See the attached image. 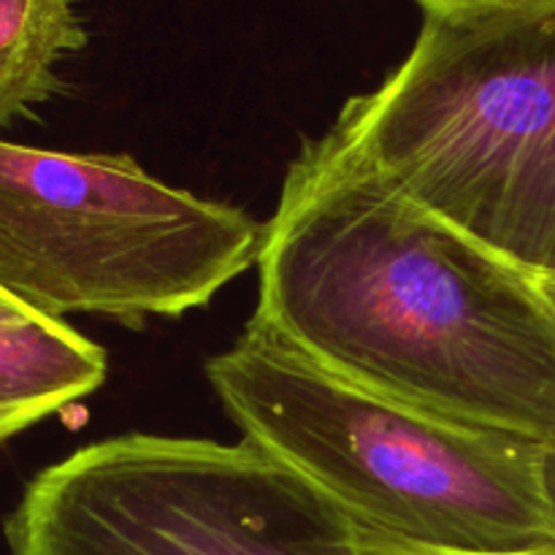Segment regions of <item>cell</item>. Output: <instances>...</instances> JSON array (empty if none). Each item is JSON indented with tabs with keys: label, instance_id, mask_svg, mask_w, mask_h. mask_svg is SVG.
Returning <instances> with one entry per match:
<instances>
[{
	"label": "cell",
	"instance_id": "obj_3",
	"mask_svg": "<svg viewBox=\"0 0 555 555\" xmlns=\"http://www.w3.org/2000/svg\"><path fill=\"white\" fill-rule=\"evenodd\" d=\"M334 128L401 193L555 276V3L423 14L399 68Z\"/></svg>",
	"mask_w": 555,
	"mask_h": 555
},
{
	"label": "cell",
	"instance_id": "obj_2",
	"mask_svg": "<svg viewBox=\"0 0 555 555\" xmlns=\"http://www.w3.org/2000/svg\"><path fill=\"white\" fill-rule=\"evenodd\" d=\"M206 374L244 439L358 534L448 555L555 551L542 444L347 383L255 320Z\"/></svg>",
	"mask_w": 555,
	"mask_h": 555
},
{
	"label": "cell",
	"instance_id": "obj_4",
	"mask_svg": "<svg viewBox=\"0 0 555 555\" xmlns=\"http://www.w3.org/2000/svg\"><path fill=\"white\" fill-rule=\"evenodd\" d=\"M260 238L247 211L171 188L130 155L0 139V291L43 318H177L258 263Z\"/></svg>",
	"mask_w": 555,
	"mask_h": 555
},
{
	"label": "cell",
	"instance_id": "obj_11",
	"mask_svg": "<svg viewBox=\"0 0 555 555\" xmlns=\"http://www.w3.org/2000/svg\"><path fill=\"white\" fill-rule=\"evenodd\" d=\"M20 309H27V307H22L20 301H14V298H11V296H5V293L0 291V314L20 312Z\"/></svg>",
	"mask_w": 555,
	"mask_h": 555
},
{
	"label": "cell",
	"instance_id": "obj_6",
	"mask_svg": "<svg viewBox=\"0 0 555 555\" xmlns=\"http://www.w3.org/2000/svg\"><path fill=\"white\" fill-rule=\"evenodd\" d=\"M106 352L33 309L0 314V442L95 393Z\"/></svg>",
	"mask_w": 555,
	"mask_h": 555
},
{
	"label": "cell",
	"instance_id": "obj_12",
	"mask_svg": "<svg viewBox=\"0 0 555 555\" xmlns=\"http://www.w3.org/2000/svg\"><path fill=\"white\" fill-rule=\"evenodd\" d=\"M542 282V291H545V296L551 298L553 309H555V276H551V280H540Z\"/></svg>",
	"mask_w": 555,
	"mask_h": 555
},
{
	"label": "cell",
	"instance_id": "obj_1",
	"mask_svg": "<svg viewBox=\"0 0 555 555\" xmlns=\"http://www.w3.org/2000/svg\"><path fill=\"white\" fill-rule=\"evenodd\" d=\"M255 323L325 372L555 448V309L336 128L309 139L258 253Z\"/></svg>",
	"mask_w": 555,
	"mask_h": 555
},
{
	"label": "cell",
	"instance_id": "obj_7",
	"mask_svg": "<svg viewBox=\"0 0 555 555\" xmlns=\"http://www.w3.org/2000/svg\"><path fill=\"white\" fill-rule=\"evenodd\" d=\"M85 41L76 0H0V139L63 87L60 65Z\"/></svg>",
	"mask_w": 555,
	"mask_h": 555
},
{
	"label": "cell",
	"instance_id": "obj_8",
	"mask_svg": "<svg viewBox=\"0 0 555 555\" xmlns=\"http://www.w3.org/2000/svg\"><path fill=\"white\" fill-rule=\"evenodd\" d=\"M423 14H450V11L509 9V5H547L555 0H417Z\"/></svg>",
	"mask_w": 555,
	"mask_h": 555
},
{
	"label": "cell",
	"instance_id": "obj_9",
	"mask_svg": "<svg viewBox=\"0 0 555 555\" xmlns=\"http://www.w3.org/2000/svg\"><path fill=\"white\" fill-rule=\"evenodd\" d=\"M358 545H361L363 555H448V553H428V551H415V547L393 545V542L374 540V537L358 534ZM529 555H555L553 553H529Z\"/></svg>",
	"mask_w": 555,
	"mask_h": 555
},
{
	"label": "cell",
	"instance_id": "obj_10",
	"mask_svg": "<svg viewBox=\"0 0 555 555\" xmlns=\"http://www.w3.org/2000/svg\"><path fill=\"white\" fill-rule=\"evenodd\" d=\"M545 488H547V499H551V507L555 515V448L545 450Z\"/></svg>",
	"mask_w": 555,
	"mask_h": 555
},
{
	"label": "cell",
	"instance_id": "obj_5",
	"mask_svg": "<svg viewBox=\"0 0 555 555\" xmlns=\"http://www.w3.org/2000/svg\"><path fill=\"white\" fill-rule=\"evenodd\" d=\"M11 555H363L318 488L242 439L128 434L27 482Z\"/></svg>",
	"mask_w": 555,
	"mask_h": 555
}]
</instances>
